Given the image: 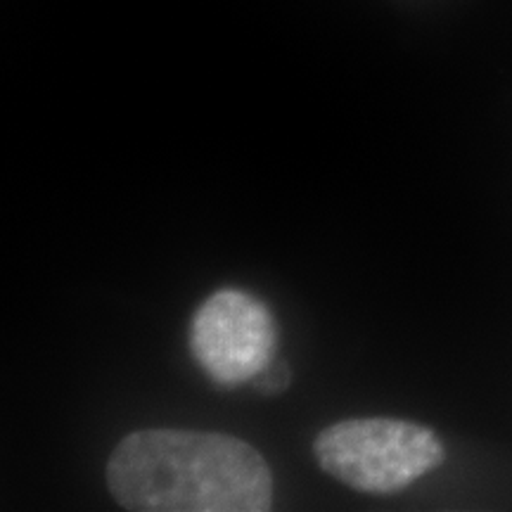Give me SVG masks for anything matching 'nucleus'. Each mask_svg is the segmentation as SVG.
<instances>
[{"label": "nucleus", "mask_w": 512, "mask_h": 512, "mask_svg": "<svg viewBox=\"0 0 512 512\" xmlns=\"http://www.w3.org/2000/svg\"><path fill=\"white\" fill-rule=\"evenodd\" d=\"M278 325L261 299L219 290L204 299L190 323V351L204 375L221 387L256 380L273 363Z\"/></svg>", "instance_id": "nucleus-3"}, {"label": "nucleus", "mask_w": 512, "mask_h": 512, "mask_svg": "<svg viewBox=\"0 0 512 512\" xmlns=\"http://www.w3.org/2000/svg\"><path fill=\"white\" fill-rule=\"evenodd\" d=\"M313 456L330 477L363 494H399L444 463L430 427L394 418L342 420L313 441Z\"/></svg>", "instance_id": "nucleus-2"}, {"label": "nucleus", "mask_w": 512, "mask_h": 512, "mask_svg": "<svg viewBox=\"0 0 512 512\" xmlns=\"http://www.w3.org/2000/svg\"><path fill=\"white\" fill-rule=\"evenodd\" d=\"M107 489L133 512H266L273 475L247 441L219 432L138 430L107 460Z\"/></svg>", "instance_id": "nucleus-1"}, {"label": "nucleus", "mask_w": 512, "mask_h": 512, "mask_svg": "<svg viewBox=\"0 0 512 512\" xmlns=\"http://www.w3.org/2000/svg\"><path fill=\"white\" fill-rule=\"evenodd\" d=\"M256 384H259L261 392L273 394V392H283V389L290 384V370H287L285 363H271L264 373L256 375Z\"/></svg>", "instance_id": "nucleus-4"}]
</instances>
